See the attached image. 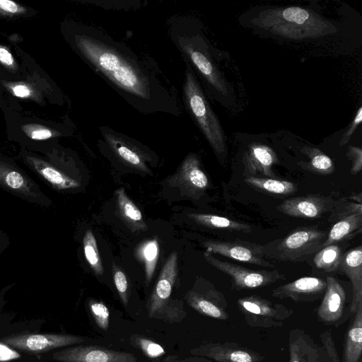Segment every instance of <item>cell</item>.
Instances as JSON below:
<instances>
[{"label":"cell","instance_id":"obj_1","mask_svg":"<svg viewBox=\"0 0 362 362\" xmlns=\"http://www.w3.org/2000/svg\"><path fill=\"white\" fill-rule=\"evenodd\" d=\"M75 45L90 68L143 114L181 113L176 89L150 59L95 27H84Z\"/></svg>","mask_w":362,"mask_h":362},{"label":"cell","instance_id":"obj_2","mask_svg":"<svg viewBox=\"0 0 362 362\" xmlns=\"http://www.w3.org/2000/svg\"><path fill=\"white\" fill-rule=\"evenodd\" d=\"M169 31L185 61L196 69L210 93L223 105H231L232 87L218 67L199 23L189 17H178L170 23Z\"/></svg>","mask_w":362,"mask_h":362},{"label":"cell","instance_id":"obj_3","mask_svg":"<svg viewBox=\"0 0 362 362\" xmlns=\"http://www.w3.org/2000/svg\"><path fill=\"white\" fill-rule=\"evenodd\" d=\"M252 22L256 28L289 40L315 39L337 31L318 13L299 6L267 8L259 11Z\"/></svg>","mask_w":362,"mask_h":362},{"label":"cell","instance_id":"obj_4","mask_svg":"<svg viewBox=\"0 0 362 362\" xmlns=\"http://www.w3.org/2000/svg\"><path fill=\"white\" fill-rule=\"evenodd\" d=\"M185 62L182 98L186 109L209 142L221 164L227 159L226 137L223 127L212 110L197 75L188 62Z\"/></svg>","mask_w":362,"mask_h":362},{"label":"cell","instance_id":"obj_5","mask_svg":"<svg viewBox=\"0 0 362 362\" xmlns=\"http://www.w3.org/2000/svg\"><path fill=\"white\" fill-rule=\"evenodd\" d=\"M327 233L317 226L298 227L282 238L261 245L266 258L291 262L308 261L322 248Z\"/></svg>","mask_w":362,"mask_h":362},{"label":"cell","instance_id":"obj_6","mask_svg":"<svg viewBox=\"0 0 362 362\" xmlns=\"http://www.w3.org/2000/svg\"><path fill=\"white\" fill-rule=\"evenodd\" d=\"M177 273V255L174 252L165 262L148 300L146 308L149 318L173 324L181 322L186 317L183 301L170 297Z\"/></svg>","mask_w":362,"mask_h":362},{"label":"cell","instance_id":"obj_7","mask_svg":"<svg viewBox=\"0 0 362 362\" xmlns=\"http://www.w3.org/2000/svg\"><path fill=\"white\" fill-rule=\"evenodd\" d=\"M237 305L245 323L252 327H281L293 314V310L284 305L257 295L240 298Z\"/></svg>","mask_w":362,"mask_h":362},{"label":"cell","instance_id":"obj_8","mask_svg":"<svg viewBox=\"0 0 362 362\" xmlns=\"http://www.w3.org/2000/svg\"><path fill=\"white\" fill-rule=\"evenodd\" d=\"M205 260L216 269L230 277L232 287L236 291L267 286L285 280L286 276L278 269H252L229 262L221 260L206 250Z\"/></svg>","mask_w":362,"mask_h":362},{"label":"cell","instance_id":"obj_9","mask_svg":"<svg viewBox=\"0 0 362 362\" xmlns=\"http://www.w3.org/2000/svg\"><path fill=\"white\" fill-rule=\"evenodd\" d=\"M187 305L202 315L220 320L229 318L225 296L209 281L199 279L185 296Z\"/></svg>","mask_w":362,"mask_h":362},{"label":"cell","instance_id":"obj_10","mask_svg":"<svg viewBox=\"0 0 362 362\" xmlns=\"http://www.w3.org/2000/svg\"><path fill=\"white\" fill-rule=\"evenodd\" d=\"M1 341L21 351L38 354L79 344L86 341V339L73 334L27 333L10 335L2 338Z\"/></svg>","mask_w":362,"mask_h":362},{"label":"cell","instance_id":"obj_11","mask_svg":"<svg viewBox=\"0 0 362 362\" xmlns=\"http://www.w3.org/2000/svg\"><path fill=\"white\" fill-rule=\"evenodd\" d=\"M100 132L105 144L120 160L138 170L151 173L146 165L150 156L139 143L107 127H100Z\"/></svg>","mask_w":362,"mask_h":362},{"label":"cell","instance_id":"obj_12","mask_svg":"<svg viewBox=\"0 0 362 362\" xmlns=\"http://www.w3.org/2000/svg\"><path fill=\"white\" fill-rule=\"evenodd\" d=\"M325 281L326 288L316 310L317 316L325 325L337 326L351 317L350 305L346 303V293L337 279L328 276Z\"/></svg>","mask_w":362,"mask_h":362},{"label":"cell","instance_id":"obj_13","mask_svg":"<svg viewBox=\"0 0 362 362\" xmlns=\"http://www.w3.org/2000/svg\"><path fill=\"white\" fill-rule=\"evenodd\" d=\"M211 254H218L241 262L249 263L263 267H274V264L266 260L261 250V245L235 240L225 241L208 240L202 243Z\"/></svg>","mask_w":362,"mask_h":362},{"label":"cell","instance_id":"obj_14","mask_svg":"<svg viewBox=\"0 0 362 362\" xmlns=\"http://www.w3.org/2000/svg\"><path fill=\"white\" fill-rule=\"evenodd\" d=\"M52 357L59 362H137L128 352L95 346H76L55 351Z\"/></svg>","mask_w":362,"mask_h":362},{"label":"cell","instance_id":"obj_15","mask_svg":"<svg viewBox=\"0 0 362 362\" xmlns=\"http://www.w3.org/2000/svg\"><path fill=\"white\" fill-rule=\"evenodd\" d=\"M189 353L216 362H264V360L259 353L233 342H207L190 349Z\"/></svg>","mask_w":362,"mask_h":362},{"label":"cell","instance_id":"obj_16","mask_svg":"<svg viewBox=\"0 0 362 362\" xmlns=\"http://www.w3.org/2000/svg\"><path fill=\"white\" fill-rule=\"evenodd\" d=\"M337 203L330 197L307 194L284 200L276 209L287 216L305 219L319 218L329 212Z\"/></svg>","mask_w":362,"mask_h":362},{"label":"cell","instance_id":"obj_17","mask_svg":"<svg viewBox=\"0 0 362 362\" xmlns=\"http://www.w3.org/2000/svg\"><path fill=\"white\" fill-rule=\"evenodd\" d=\"M170 185L178 187L184 194L198 199L209 186L206 175L201 168L195 153H189L180 164L177 173L169 181Z\"/></svg>","mask_w":362,"mask_h":362},{"label":"cell","instance_id":"obj_18","mask_svg":"<svg viewBox=\"0 0 362 362\" xmlns=\"http://www.w3.org/2000/svg\"><path fill=\"white\" fill-rule=\"evenodd\" d=\"M326 288L325 279L304 276L272 290V296L279 299H291L294 302H313L320 300Z\"/></svg>","mask_w":362,"mask_h":362},{"label":"cell","instance_id":"obj_19","mask_svg":"<svg viewBox=\"0 0 362 362\" xmlns=\"http://www.w3.org/2000/svg\"><path fill=\"white\" fill-rule=\"evenodd\" d=\"M288 351L289 362H331L324 347L299 328L289 333Z\"/></svg>","mask_w":362,"mask_h":362},{"label":"cell","instance_id":"obj_20","mask_svg":"<svg viewBox=\"0 0 362 362\" xmlns=\"http://www.w3.org/2000/svg\"><path fill=\"white\" fill-rule=\"evenodd\" d=\"M350 280L352 296L350 304L351 316L362 305V246L358 245L342 255L339 268Z\"/></svg>","mask_w":362,"mask_h":362},{"label":"cell","instance_id":"obj_21","mask_svg":"<svg viewBox=\"0 0 362 362\" xmlns=\"http://www.w3.org/2000/svg\"><path fill=\"white\" fill-rule=\"evenodd\" d=\"M276 160L275 153L269 147L262 144H252L243 156L245 173L248 175L247 176L262 175L275 179L276 175L272 167Z\"/></svg>","mask_w":362,"mask_h":362},{"label":"cell","instance_id":"obj_22","mask_svg":"<svg viewBox=\"0 0 362 362\" xmlns=\"http://www.w3.org/2000/svg\"><path fill=\"white\" fill-rule=\"evenodd\" d=\"M346 332L341 362H361L362 355V305L353 315Z\"/></svg>","mask_w":362,"mask_h":362},{"label":"cell","instance_id":"obj_23","mask_svg":"<svg viewBox=\"0 0 362 362\" xmlns=\"http://www.w3.org/2000/svg\"><path fill=\"white\" fill-rule=\"evenodd\" d=\"M362 232V214H355L337 221L323 243L322 247L352 239Z\"/></svg>","mask_w":362,"mask_h":362},{"label":"cell","instance_id":"obj_24","mask_svg":"<svg viewBox=\"0 0 362 362\" xmlns=\"http://www.w3.org/2000/svg\"><path fill=\"white\" fill-rule=\"evenodd\" d=\"M117 206L122 221L133 231H144L147 229L142 214L136 205L126 194L123 188L116 191Z\"/></svg>","mask_w":362,"mask_h":362},{"label":"cell","instance_id":"obj_25","mask_svg":"<svg viewBox=\"0 0 362 362\" xmlns=\"http://www.w3.org/2000/svg\"><path fill=\"white\" fill-rule=\"evenodd\" d=\"M188 216L198 224L213 229L225 230L230 232L250 233V225L213 214L192 213Z\"/></svg>","mask_w":362,"mask_h":362},{"label":"cell","instance_id":"obj_26","mask_svg":"<svg viewBox=\"0 0 362 362\" xmlns=\"http://www.w3.org/2000/svg\"><path fill=\"white\" fill-rule=\"evenodd\" d=\"M245 182L252 188L272 195L286 196L297 190L295 183L274 178L247 176Z\"/></svg>","mask_w":362,"mask_h":362},{"label":"cell","instance_id":"obj_27","mask_svg":"<svg viewBox=\"0 0 362 362\" xmlns=\"http://www.w3.org/2000/svg\"><path fill=\"white\" fill-rule=\"evenodd\" d=\"M33 165L41 177L58 189H74L80 186L78 181L47 163L34 160Z\"/></svg>","mask_w":362,"mask_h":362},{"label":"cell","instance_id":"obj_28","mask_svg":"<svg viewBox=\"0 0 362 362\" xmlns=\"http://www.w3.org/2000/svg\"><path fill=\"white\" fill-rule=\"evenodd\" d=\"M301 151L309 158L308 162L298 163L303 170L320 175H327L334 172V165L332 159L319 149L305 147Z\"/></svg>","mask_w":362,"mask_h":362},{"label":"cell","instance_id":"obj_29","mask_svg":"<svg viewBox=\"0 0 362 362\" xmlns=\"http://www.w3.org/2000/svg\"><path fill=\"white\" fill-rule=\"evenodd\" d=\"M0 184L25 196L37 195L30 180L22 173L11 168L0 165Z\"/></svg>","mask_w":362,"mask_h":362},{"label":"cell","instance_id":"obj_30","mask_svg":"<svg viewBox=\"0 0 362 362\" xmlns=\"http://www.w3.org/2000/svg\"><path fill=\"white\" fill-rule=\"evenodd\" d=\"M342 251L337 244L322 247L313 256L315 267L325 272L339 270L342 257Z\"/></svg>","mask_w":362,"mask_h":362},{"label":"cell","instance_id":"obj_31","mask_svg":"<svg viewBox=\"0 0 362 362\" xmlns=\"http://www.w3.org/2000/svg\"><path fill=\"white\" fill-rule=\"evenodd\" d=\"M159 245L156 238L144 242L137 249L136 255L144 262L146 282L152 279L159 255Z\"/></svg>","mask_w":362,"mask_h":362},{"label":"cell","instance_id":"obj_32","mask_svg":"<svg viewBox=\"0 0 362 362\" xmlns=\"http://www.w3.org/2000/svg\"><path fill=\"white\" fill-rule=\"evenodd\" d=\"M83 251L86 261L96 275L104 272L97 243L93 232L87 230L83 238Z\"/></svg>","mask_w":362,"mask_h":362},{"label":"cell","instance_id":"obj_33","mask_svg":"<svg viewBox=\"0 0 362 362\" xmlns=\"http://www.w3.org/2000/svg\"><path fill=\"white\" fill-rule=\"evenodd\" d=\"M328 221L335 223L337 221L355 214H362V204L348 198H341L329 211Z\"/></svg>","mask_w":362,"mask_h":362},{"label":"cell","instance_id":"obj_34","mask_svg":"<svg viewBox=\"0 0 362 362\" xmlns=\"http://www.w3.org/2000/svg\"><path fill=\"white\" fill-rule=\"evenodd\" d=\"M90 311L99 328L106 331L110 324V311L107 307L100 301L91 300L89 302Z\"/></svg>","mask_w":362,"mask_h":362},{"label":"cell","instance_id":"obj_35","mask_svg":"<svg viewBox=\"0 0 362 362\" xmlns=\"http://www.w3.org/2000/svg\"><path fill=\"white\" fill-rule=\"evenodd\" d=\"M134 344L148 358H156L165 354L164 349L159 344L147 338L136 336Z\"/></svg>","mask_w":362,"mask_h":362},{"label":"cell","instance_id":"obj_36","mask_svg":"<svg viewBox=\"0 0 362 362\" xmlns=\"http://www.w3.org/2000/svg\"><path fill=\"white\" fill-rule=\"evenodd\" d=\"M112 271L115 287L122 303L126 306L129 302L127 279L122 270L115 264L112 266Z\"/></svg>","mask_w":362,"mask_h":362},{"label":"cell","instance_id":"obj_37","mask_svg":"<svg viewBox=\"0 0 362 362\" xmlns=\"http://www.w3.org/2000/svg\"><path fill=\"white\" fill-rule=\"evenodd\" d=\"M322 346L325 349L331 362H341L337 354L331 332L328 330L320 334Z\"/></svg>","mask_w":362,"mask_h":362},{"label":"cell","instance_id":"obj_38","mask_svg":"<svg viewBox=\"0 0 362 362\" xmlns=\"http://www.w3.org/2000/svg\"><path fill=\"white\" fill-rule=\"evenodd\" d=\"M347 157L351 161V168L350 173L351 175H356L362 170V150L360 147L349 146L348 147Z\"/></svg>","mask_w":362,"mask_h":362},{"label":"cell","instance_id":"obj_39","mask_svg":"<svg viewBox=\"0 0 362 362\" xmlns=\"http://www.w3.org/2000/svg\"><path fill=\"white\" fill-rule=\"evenodd\" d=\"M362 120V107H360L356 112V115H355L351 124L348 127L346 132L343 134V136L339 142L340 146H343L346 144L351 137L353 133L355 132V130L357 129L358 126L361 124Z\"/></svg>","mask_w":362,"mask_h":362},{"label":"cell","instance_id":"obj_40","mask_svg":"<svg viewBox=\"0 0 362 362\" xmlns=\"http://www.w3.org/2000/svg\"><path fill=\"white\" fill-rule=\"evenodd\" d=\"M0 8L10 13H16L18 11L17 5L8 0H0Z\"/></svg>","mask_w":362,"mask_h":362},{"label":"cell","instance_id":"obj_41","mask_svg":"<svg viewBox=\"0 0 362 362\" xmlns=\"http://www.w3.org/2000/svg\"><path fill=\"white\" fill-rule=\"evenodd\" d=\"M162 362H212L203 358H185L180 359L175 357H173L172 356H168L165 358L163 360ZM216 362V361H215Z\"/></svg>","mask_w":362,"mask_h":362},{"label":"cell","instance_id":"obj_42","mask_svg":"<svg viewBox=\"0 0 362 362\" xmlns=\"http://www.w3.org/2000/svg\"><path fill=\"white\" fill-rule=\"evenodd\" d=\"M51 136H52V133L48 129H38V130L34 131L31 134V137L33 139H37V140L46 139L51 137Z\"/></svg>","mask_w":362,"mask_h":362},{"label":"cell","instance_id":"obj_43","mask_svg":"<svg viewBox=\"0 0 362 362\" xmlns=\"http://www.w3.org/2000/svg\"><path fill=\"white\" fill-rule=\"evenodd\" d=\"M0 61L7 65H11L13 62L11 54L4 48H0Z\"/></svg>","mask_w":362,"mask_h":362},{"label":"cell","instance_id":"obj_44","mask_svg":"<svg viewBox=\"0 0 362 362\" xmlns=\"http://www.w3.org/2000/svg\"><path fill=\"white\" fill-rule=\"evenodd\" d=\"M13 92L18 97L23 98L28 96L30 90L25 86L19 85L13 88Z\"/></svg>","mask_w":362,"mask_h":362}]
</instances>
